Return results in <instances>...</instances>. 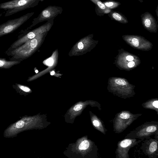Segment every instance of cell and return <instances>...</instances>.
<instances>
[{
    "label": "cell",
    "mask_w": 158,
    "mask_h": 158,
    "mask_svg": "<svg viewBox=\"0 0 158 158\" xmlns=\"http://www.w3.org/2000/svg\"><path fill=\"white\" fill-rule=\"evenodd\" d=\"M54 61L53 59L52 58H50L47 59L46 62L47 65L49 66H52L53 64Z\"/></svg>",
    "instance_id": "ffe728a7"
},
{
    "label": "cell",
    "mask_w": 158,
    "mask_h": 158,
    "mask_svg": "<svg viewBox=\"0 0 158 158\" xmlns=\"http://www.w3.org/2000/svg\"><path fill=\"white\" fill-rule=\"evenodd\" d=\"M19 63H20V62L18 60L8 61L0 59V69L10 68L12 66Z\"/></svg>",
    "instance_id": "5bb4252c"
},
{
    "label": "cell",
    "mask_w": 158,
    "mask_h": 158,
    "mask_svg": "<svg viewBox=\"0 0 158 158\" xmlns=\"http://www.w3.org/2000/svg\"><path fill=\"white\" fill-rule=\"evenodd\" d=\"M140 2H143V0H138Z\"/></svg>",
    "instance_id": "4316f807"
},
{
    "label": "cell",
    "mask_w": 158,
    "mask_h": 158,
    "mask_svg": "<svg viewBox=\"0 0 158 158\" xmlns=\"http://www.w3.org/2000/svg\"><path fill=\"white\" fill-rule=\"evenodd\" d=\"M35 73H38V71L37 70H36L35 71Z\"/></svg>",
    "instance_id": "83f0119b"
},
{
    "label": "cell",
    "mask_w": 158,
    "mask_h": 158,
    "mask_svg": "<svg viewBox=\"0 0 158 158\" xmlns=\"http://www.w3.org/2000/svg\"><path fill=\"white\" fill-rule=\"evenodd\" d=\"M94 118V119L92 121L94 126L102 133L105 135L107 130L105 127L103 121L100 118L96 116H95Z\"/></svg>",
    "instance_id": "4fadbf2b"
},
{
    "label": "cell",
    "mask_w": 158,
    "mask_h": 158,
    "mask_svg": "<svg viewBox=\"0 0 158 158\" xmlns=\"http://www.w3.org/2000/svg\"><path fill=\"white\" fill-rule=\"evenodd\" d=\"M90 0L95 5V12L98 16H103L105 14H108L112 10L106 8L100 0Z\"/></svg>",
    "instance_id": "30bf717a"
},
{
    "label": "cell",
    "mask_w": 158,
    "mask_h": 158,
    "mask_svg": "<svg viewBox=\"0 0 158 158\" xmlns=\"http://www.w3.org/2000/svg\"><path fill=\"white\" fill-rule=\"evenodd\" d=\"M40 0H12L0 4V9L6 10V17L26 9L34 7L39 4Z\"/></svg>",
    "instance_id": "7a4b0ae2"
},
{
    "label": "cell",
    "mask_w": 158,
    "mask_h": 158,
    "mask_svg": "<svg viewBox=\"0 0 158 158\" xmlns=\"http://www.w3.org/2000/svg\"><path fill=\"white\" fill-rule=\"evenodd\" d=\"M115 82L116 84L122 86L125 85L127 84V83L125 80L120 78L116 79L115 80Z\"/></svg>",
    "instance_id": "ac0fdd59"
},
{
    "label": "cell",
    "mask_w": 158,
    "mask_h": 158,
    "mask_svg": "<svg viewBox=\"0 0 158 158\" xmlns=\"http://www.w3.org/2000/svg\"><path fill=\"white\" fill-rule=\"evenodd\" d=\"M142 141L143 140L140 139L137 140V139L125 138L119 141L115 152L116 157L129 158V150Z\"/></svg>",
    "instance_id": "52a82bcc"
},
{
    "label": "cell",
    "mask_w": 158,
    "mask_h": 158,
    "mask_svg": "<svg viewBox=\"0 0 158 158\" xmlns=\"http://www.w3.org/2000/svg\"><path fill=\"white\" fill-rule=\"evenodd\" d=\"M103 2L106 8L112 10L118 7L121 5L120 2L114 0H107Z\"/></svg>",
    "instance_id": "9a60e30c"
},
{
    "label": "cell",
    "mask_w": 158,
    "mask_h": 158,
    "mask_svg": "<svg viewBox=\"0 0 158 158\" xmlns=\"http://www.w3.org/2000/svg\"><path fill=\"white\" fill-rule=\"evenodd\" d=\"M55 74V72L54 71H52V72H51L50 74L51 75H54Z\"/></svg>",
    "instance_id": "484cf974"
},
{
    "label": "cell",
    "mask_w": 158,
    "mask_h": 158,
    "mask_svg": "<svg viewBox=\"0 0 158 158\" xmlns=\"http://www.w3.org/2000/svg\"><path fill=\"white\" fill-rule=\"evenodd\" d=\"M140 16L142 24L146 28L153 30L156 29L158 26L157 22L150 13L146 12Z\"/></svg>",
    "instance_id": "9c48e42d"
},
{
    "label": "cell",
    "mask_w": 158,
    "mask_h": 158,
    "mask_svg": "<svg viewBox=\"0 0 158 158\" xmlns=\"http://www.w3.org/2000/svg\"><path fill=\"white\" fill-rule=\"evenodd\" d=\"M108 15L112 20L122 23H128V20L126 17L118 11L112 10Z\"/></svg>",
    "instance_id": "8fae6325"
},
{
    "label": "cell",
    "mask_w": 158,
    "mask_h": 158,
    "mask_svg": "<svg viewBox=\"0 0 158 158\" xmlns=\"http://www.w3.org/2000/svg\"><path fill=\"white\" fill-rule=\"evenodd\" d=\"M63 10L62 7L55 6H49L43 10L38 16L33 19L31 27L40 22L54 19Z\"/></svg>",
    "instance_id": "8992f818"
},
{
    "label": "cell",
    "mask_w": 158,
    "mask_h": 158,
    "mask_svg": "<svg viewBox=\"0 0 158 158\" xmlns=\"http://www.w3.org/2000/svg\"><path fill=\"white\" fill-rule=\"evenodd\" d=\"M34 14L27 13L19 18L10 19L0 25V37L11 33L16 30L29 19Z\"/></svg>",
    "instance_id": "277c9868"
},
{
    "label": "cell",
    "mask_w": 158,
    "mask_h": 158,
    "mask_svg": "<svg viewBox=\"0 0 158 158\" xmlns=\"http://www.w3.org/2000/svg\"><path fill=\"white\" fill-rule=\"evenodd\" d=\"M154 135L155 139L158 140V121H152L144 123L138 126L125 137L124 138L138 139L143 140L149 139Z\"/></svg>",
    "instance_id": "6da1fadb"
},
{
    "label": "cell",
    "mask_w": 158,
    "mask_h": 158,
    "mask_svg": "<svg viewBox=\"0 0 158 158\" xmlns=\"http://www.w3.org/2000/svg\"><path fill=\"white\" fill-rule=\"evenodd\" d=\"M89 146V143L87 140L82 141L79 146V149L81 150H86L88 148Z\"/></svg>",
    "instance_id": "e0dca14e"
},
{
    "label": "cell",
    "mask_w": 158,
    "mask_h": 158,
    "mask_svg": "<svg viewBox=\"0 0 158 158\" xmlns=\"http://www.w3.org/2000/svg\"><path fill=\"white\" fill-rule=\"evenodd\" d=\"M126 59L129 61H132L134 59L133 57L131 55H129L126 57Z\"/></svg>",
    "instance_id": "cb8c5ba5"
},
{
    "label": "cell",
    "mask_w": 158,
    "mask_h": 158,
    "mask_svg": "<svg viewBox=\"0 0 158 158\" xmlns=\"http://www.w3.org/2000/svg\"><path fill=\"white\" fill-rule=\"evenodd\" d=\"M156 13L157 16V17H158V6H157L156 9Z\"/></svg>",
    "instance_id": "d4e9b609"
},
{
    "label": "cell",
    "mask_w": 158,
    "mask_h": 158,
    "mask_svg": "<svg viewBox=\"0 0 158 158\" xmlns=\"http://www.w3.org/2000/svg\"><path fill=\"white\" fill-rule=\"evenodd\" d=\"M16 87L17 89V91H18L20 94L22 91L25 92H29L31 90L28 87L20 84H17Z\"/></svg>",
    "instance_id": "2e32d148"
},
{
    "label": "cell",
    "mask_w": 158,
    "mask_h": 158,
    "mask_svg": "<svg viewBox=\"0 0 158 158\" xmlns=\"http://www.w3.org/2000/svg\"><path fill=\"white\" fill-rule=\"evenodd\" d=\"M82 107V105L81 104H78L75 106L73 108V110L76 111H78L81 110Z\"/></svg>",
    "instance_id": "44dd1931"
},
{
    "label": "cell",
    "mask_w": 158,
    "mask_h": 158,
    "mask_svg": "<svg viewBox=\"0 0 158 158\" xmlns=\"http://www.w3.org/2000/svg\"><path fill=\"white\" fill-rule=\"evenodd\" d=\"M2 14H0V17L2 16Z\"/></svg>",
    "instance_id": "f1b7e54d"
},
{
    "label": "cell",
    "mask_w": 158,
    "mask_h": 158,
    "mask_svg": "<svg viewBox=\"0 0 158 158\" xmlns=\"http://www.w3.org/2000/svg\"><path fill=\"white\" fill-rule=\"evenodd\" d=\"M132 43L133 45L135 47H137L139 45V41L136 38H134L132 39Z\"/></svg>",
    "instance_id": "d6986e66"
},
{
    "label": "cell",
    "mask_w": 158,
    "mask_h": 158,
    "mask_svg": "<svg viewBox=\"0 0 158 158\" xmlns=\"http://www.w3.org/2000/svg\"><path fill=\"white\" fill-rule=\"evenodd\" d=\"M158 140L155 139H146L141 144V149L143 152L149 158L158 157Z\"/></svg>",
    "instance_id": "ba28073f"
},
{
    "label": "cell",
    "mask_w": 158,
    "mask_h": 158,
    "mask_svg": "<svg viewBox=\"0 0 158 158\" xmlns=\"http://www.w3.org/2000/svg\"><path fill=\"white\" fill-rule=\"evenodd\" d=\"M142 107L145 109L155 110L158 114V100L157 99H152L148 100L142 104Z\"/></svg>",
    "instance_id": "7c38bea8"
},
{
    "label": "cell",
    "mask_w": 158,
    "mask_h": 158,
    "mask_svg": "<svg viewBox=\"0 0 158 158\" xmlns=\"http://www.w3.org/2000/svg\"><path fill=\"white\" fill-rule=\"evenodd\" d=\"M54 19L47 21L44 24L37 28L28 32L24 36L21 37L15 41L8 49L9 51L19 46L27 41L32 39L40 34L48 31L51 28L53 23Z\"/></svg>",
    "instance_id": "5b68a950"
},
{
    "label": "cell",
    "mask_w": 158,
    "mask_h": 158,
    "mask_svg": "<svg viewBox=\"0 0 158 158\" xmlns=\"http://www.w3.org/2000/svg\"><path fill=\"white\" fill-rule=\"evenodd\" d=\"M142 114H133L128 110H123L117 113L112 120L114 131L115 133L123 132Z\"/></svg>",
    "instance_id": "3957f363"
},
{
    "label": "cell",
    "mask_w": 158,
    "mask_h": 158,
    "mask_svg": "<svg viewBox=\"0 0 158 158\" xmlns=\"http://www.w3.org/2000/svg\"><path fill=\"white\" fill-rule=\"evenodd\" d=\"M83 47L84 45L82 42H80L78 44V47L79 49H82L83 48Z\"/></svg>",
    "instance_id": "603a6c76"
},
{
    "label": "cell",
    "mask_w": 158,
    "mask_h": 158,
    "mask_svg": "<svg viewBox=\"0 0 158 158\" xmlns=\"http://www.w3.org/2000/svg\"><path fill=\"white\" fill-rule=\"evenodd\" d=\"M135 64V62L133 61H131L128 64V66L129 68L133 67Z\"/></svg>",
    "instance_id": "7402d4cb"
},
{
    "label": "cell",
    "mask_w": 158,
    "mask_h": 158,
    "mask_svg": "<svg viewBox=\"0 0 158 158\" xmlns=\"http://www.w3.org/2000/svg\"><path fill=\"white\" fill-rule=\"evenodd\" d=\"M44 0H40V1H44Z\"/></svg>",
    "instance_id": "f546056e"
}]
</instances>
